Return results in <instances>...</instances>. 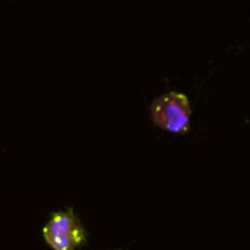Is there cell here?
<instances>
[{
    "label": "cell",
    "instance_id": "2",
    "mask_svg": "<svg viewBox=\"0 0 250 250\" xmlns=\"http://www.w3.org/2000/svg\"><path fill=\"white\" fill-rule=\"evenodd\" d=\"M45 243L53 250H76L86 240V233L72 209L53 214L42 230Z\"/></svg>",
    "mask_w": 250,
    "mask_h": 250
},
{
    "label": "cell",
    "instance_id": "1",
    "mask_svg": "<svg viewBox=\"0 0 250 250\" xmlns=\"http://www.w3.org/2000/svg\"><path fill=\"white\" fill-rule=\"evenodd\" d=\"M190 103L180 92L164 94L151 104L152 122L171 133H186L190 129Z\"/></svg>",
    "mask_w": 250,
    "mask_h": 250
}]
</instances>
